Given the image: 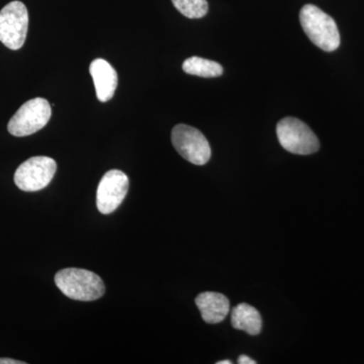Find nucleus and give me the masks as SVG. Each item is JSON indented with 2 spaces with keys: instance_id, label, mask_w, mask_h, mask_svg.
Instances as JSON below:
<instances>
[{
  "instance_id": "nucleus-1",
  "label": "nucleus",
  "mask_w": 364,
  "mask_h": 364,
  "mask_svg": "<svg viewBox=\"0 0 364 364\" xmlns=\"http://www.w3.org/2000/svg\"><path fill=\"white\" fill-rule=\"evenodd\" d=\"M55 284L64 296L75 301H97L105 291L104 282L97 273L80 268L60 270L55 275Z\"/></svg>"
},
{
  "instance_id": "nucleus-2",
  "label": "nucleus",
  "mask_w": 364,
  "mask_h": 364,
  "mask_svg": "<svg viewBox=\"0 0 364 364\" xmlns=\"http://www.w3.org/2000/svg\"><path fill=\"white\" fill-rule=\"evenodd\" d=\"M299 21L304 32L314 45L326 52H333L338 49L339 30L329 14L313 4H306L299 13Z\"/></svg>"
},
{
  "instance_id": "nucleus-3",
  "label": "nucleus",
  "mask_w": 364,
  "mask_h": 364,
  "mask_svg": "<svg viewBox=\"0 0 364 364\" xmlns=\"http://www.w3.org/2000/svg\"><path fill=\"white\" fill-rule=\"evenodd\" d=\"M51 105L47 100L36 97L21 105L9 121L7 130L13 136H26L42 130L51 119Z\"/></svg>"
},
{
  "instance_id": "nucleus-4",
  "label": "nucleus",
  "mask_w": 364,
  "mask_h": 364,
  "mask_svg": "<svg viewBox=\"0 0 364 364\" xmlns=\"http://www.w3.org/2000/svg\"><path fill=\"white\" fill-rule=\"evenodd\" d=\"M277 133L282 148L294 154L310 155L320 148L317 136L310 127L296 117L282 119L277 124Z\"/></svg>"
},
{
  "instance_id": "nucleus-5",
  "label": "nucleus",
  "mask_w": 364,
  "mask_h": 364,
  "mask_svg": "<svg viewBox=\"0 0 364 364\" xmlns=\"http://www.w3.org/2000/svg\"><path fill=\"white\" fill-rule=\"evenodd\" d=\"M28 28V9L23 2L11 1L0 11V42L11 50L25 44Z\"/></svg>"
},
{
  "instance_id": "nucleus-6",
  "label": "nucleus",
  "mask_w": 364,
  "mask_h": 364,
  "mask_svg": "<svg viewBox=\"0 0 364 364\" xmlns=\"http://www.w3.org/2000/svg\"><path fill=\"white\" fill-rule=\"evenodd\" d=\"M172 144L184 159L195 165L207 164L212 150L202 132L188 124H177L171 133Z\"/></svg>"
},
{
  "instance_id": "nucleus-7",
  "label": "nucleus",
  "mask_w": 364,
  "mask_h": 364,
  "mask_svg": "<svg viewBox=\"0 0 364 364\" xmlns=\"http://www.w3.org/2000/svg\"><path fill=\"white\" fill-rule=\"evenodd\" d=\"M57 163L53 158L36 156L21 163L14 173L16 186L23 191H42L49 186L56 173Z\"/></svg>"
},
{
  "instance_id": "nucleus-8",
  "label": "nucleus",
  "mask_w": 364,
  "mask_h": 364,
  "mask_svg": "<svg viewBox=\"0 0 364 364\" xmlns=\"http://www.w3.org/2000/svg\"><path fill=\"white\" fill-rule=\"evenodd\" d=\"M129 177L112 169L102 176L97 191V207L102 214L109 215L124 202L129 191Z\"/></svg>"
},
{
  "instance_id": "nucleus-9",
  "label": "nucleus",
  "mask_w": 364,
  "mask_h": 364,
  "mask_svg": "<svg viewBox=\"0 0 364 364\" xmlns=\"http://www.w3.org/2000/svg\"><path fill=\"white\" fill-rule=\"evenodd\" d=\"M90 72L95 82L98 100L102 102H109L117 90V71L105 59H95L91 62Z\"/></svg>"
},
{
  "instance_id": "nucleus-10",
  "label": "nucleus",
  "mask_w": 364,
  "mask_h": 364,
  "mask_svg": "<svg viewBox=\"0 0 364 364\" xmlns=\"http://www.w3.org/2000/svg\"><path fill=\"white\" fill-rule=\"evenodd\" d=\"M196 304L200 310L203 320L208 324H218L226 318L230 311V301L226 296L219 293L207 291L198 294Z\"/></svg>"
},
{
  "instance_id": "nucleus-11",
  "label": "nucleus",
  "mask_w": 364,
  "mask_h": 364,
  "mask_svg": "<svg viewBox=\"0 0 364 364\" xmlns=\"http://www.w3.org/2000/svg\"><path fill=\"white\" fill-rule=\"evenodd\" d=\"M232 325L235 329L242 330L249 335L259 334L262 328V318L259 312L248 304H239L232 311Z\"/></svg>"
},
{
  "instance_id": "nucleus-12",
  "label": "nucleus",
  "mask_w": 364,
  "mask_h": 364,
  "mask_svg": "<svg viewBox=\"0 0 364 364\" xmlns=\"http://www.w3.org/2000/svg\"><path fill=\"white\" fill-rule=\"evenodd\" d=\"M182 69L186 73L203 78L219 77L223 74V67L217 62L196 56L186 59Z\"/></svg>"
},
{
  "instance_id": "nucleus-13",
  "label": "nucleus",
  "mask_w": 364,
  "mask_h": 364,
  "mask_svg": "<svg viewBox=\"0 0 364 364\" xmlns=\"http://www.w3.org/2000/svg\"><path fill=\"white\" fill-rule=\"evenodd\" d=\"M179 13L188 18H203L208 14L207 0H172Z\"/></svg>"
},
{
  "instance_id": "nucleus-14",
  "label": "nucleus",
  "mask_w": 364,
  "mask_h": 364,
  "mask_svg": "<svg viewBox=\"0 0 364 364\" xmlns=\"http://www.w3.org/2000/svg\"><path fill=\"white\" fill-rule=\"evenodd\" d=\"M239 364H255L256 361L253 360L252 358H248L247 355H241L240 358H238Z\"/></svg>"
},
{
  "instance_id": "nucleus-15",
  "label": "nucleus",
  "mask_w": 364,
  "mask_h": 364,
  "mask_svg": "<svg viewBox=\"0 0 364 364\" xmlns=\"http://www.w3.org/2000/svg\"><path fill=\"white\" fill-rule=\"evenodd\" d=\"M0 364H26V363L11 358H0Z\"/></svg>"
},
{
  "instance_id": "nucleus-16",
  "label": "nucleus",
  "mask_w": 364,
  "mask_h": 364,
  "mask_svg": "<svg viewBox=\"0 0 364 364\" xmlns=\"http://www.w3.org/2000/svg\"><path fill=\"white\" fill-rule=\"evenodd\" d=\"M231 361L230 360H224V361H219V363H217V364H231Z\"/></svg>"
}]
</instances>
